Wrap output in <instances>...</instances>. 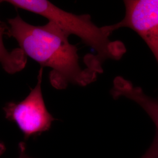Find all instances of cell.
<instances>
[{"label":"cell","mask_w":158,"mask_h":158,"mask_svg":"<svg viewBox=\"0 0 158 158\" xmlns=\"http://www.w3.org/2000/svg\"><path fill=\"white\" fill-rule=\"evenodd\" d=\"M8 24L6 34L17 40L27 57L41 68L52 69L50 81L55 88L64 89L70 83L85 86L96 80L98 73L91 68L80 67L77 48L55 23L33 25L17 15L8 19Z\"/></svg>","instance_id":"obj_1"},{"label":"cell","mask_w":158,"mask_h":158,"mask_svg":"<svg viewBox=\"0 0 158 158\" xmlns=\"http://www.w3.org/2000/svg\"><path fill=\"white\" fill-rule=\"evenodd\" d=\"M111 94L115 99L125 97L135 102L152 119L158 135V98L147 95L140 87L134 85L123 77L114 79Z\"/></svg>","instance_id":"obj_5"},{"label":"cell","mask_w":158,"mask_h":158,"mask_svg":"<svg viewBox=\"0 0 158 158\" xmlns=\"http://www.w3.org/2000/svg\"><path fill=\"white\" fill-rule=\"evenodd\" d=\"M124 18L112 25L105 26L110 34L121 28H129L145 42L158 64V0L125 1Z\"/></svg>","instance_id":"obj_4"},{"label":"cell","mask_w":158,"mask_h":158,"mask_svg":"<svg viewBox=\"0 0 158 158\" xmlns=\"http://www.w3.org/2000/svg\"><path fill=\"white\" fill-rule=\"evenodd\" d=\"M42 73L40 67L37 84L23 100L8 102L4 107L6 118L17 124L25 139L48 131L55 119L46 108L43 98Z\"/></svg>","instance_id":"obj_3"},{"label":"cell","mask_w":158,"mask_h":158,"mask_svg":"<svg viewBox=\"0 0 158 158\" xmlns=\"http://www.w3.org/2000/svg\"><path fill=\"white\" fill-rule=\"evenodd\" d=\"M6 2L17 8L45 17L69 36H77L96 51V57L102 63L107 59L119 60L126 52L124 44L119 40H110L111 34L105 27H97L89 15H76L64 11L46 0H8Z\"/></svg>","instance_id":"obj_2"},{"label":"cell","mask_w":158,"mask_h":158,"mask_svg":"<svg viewBox=\"0 0 158 158\" xmlns=\"http://www.w3.org/2000/svg\"><path fill=\"white\" fill-rule=\"evenodd\" d=\"M141 158H158V135L156 134L149 148Z\"/></svg>","instance_id":"obj_7"},{"label":"cell","mask_w":158,"mask_h":158,"mask_svg":"<svg viewBox=\"0 0 158 158\" xmlns=\"http://www.w3.org/2000/svg\"><path fill=\"white\" fill-rule=\"evenodd\" d=\"M19 158H30L26 153V145L24 142H20L19 143Z\"/></svg>","instance_id":"obj_8"},{"label":"cell","mask_w":158,"mask_h":158,"mask_svg":"<svg viewBox=\"0 0 158 158\" xmlns=\"http://www.w3.org/2000/svg\"><path fill=\"white\" fill-rule=\"evenodd\" d=\"M2 2V1H0V4ZM6 29L0 23V64L8 73H15L25 68L27 59L20 48L11 52L6 49L3 42V36L6 34Z\"/></svg>","instance_id":"obj_6"},{"label":"cell","mask_w":158,"mask_h":158,"mask_svg":"<svg viewBox=\"0 0 158 158\" xmlns=\"http://www.w3.org/2000/svg\"><path fill=\"white\" fill-rule=\"evenodd\" d=\"M6 151V146L2 142L0 141V156H1L3 153L5 152Z\"/></svg>","instance_id":"obj_9"}]
</instances>
